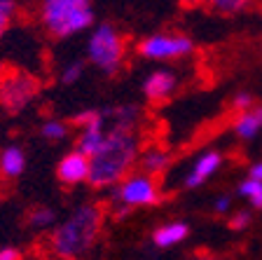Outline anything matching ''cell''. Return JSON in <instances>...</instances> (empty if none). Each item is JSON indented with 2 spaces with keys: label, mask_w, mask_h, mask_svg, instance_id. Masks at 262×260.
I'll use <instances>...</instances> for the list:
<instances>
[{
  "label": "cell",
  "mask_w": 262,
  "mask_h": 260,
  "mask_svg": "<svg viewBox=\"0 0 262 260\" xmlns=\"http://www.w3.org/2000/svg\"><path fill=\"white\" fill-rule=\"evenodd\" d=\"M183 5H199V3H206V0H180Z\"/></svg>",
  "instance_id": "f1b7e54d"
},
{
  "label": "cell",
  "mask_w": 262,
  "mask_h": 260,
  "mask_svg": "<svg viewBox=\"0 0 262 260\" xmlns=\"http://www.w3.org/2000/svg\"><path fill=\"white\" fill-rule=\"evenodd\" d=\"M206 5L211 7L215 14L234 16V14H239V12H244L246 7H251L253 0H206Z\"/></svg>",
  "instance_id": "d6986e66"
},
{
  "label": "cell",
  "mask_w": 262,
  "mask_h": 260,
  "mask_svg": "<svg viewBox=\"0 0 262 260\" xmlns=\"http://www.w3.org/2000/svg\"><path fill=\"white\" fill-rule=\"evenodd\" d=\"M38 22L56 40H68L94 28V0H40Z\"/></svg>",
  "instance_id": "3957f363"
},
{
  "label": "cell",
  "mask_w": 262,
  "mask_h": 260,
  "mask_svg": "<svg viewBox=\"0 0 262 260\" xmlns=\"http://www.w3.org/2000/svg\"><path fill=\"white\" fill-rule=\"evenodd\" d=\"M68 134H71V125L59 117H47L42 125H40V136H42L47 143H61L68 138Z\"/></svg>",
  "instance_id": "ac0fdd59"
},
{
  "label": "cell",
  "mask_w": 262,
  "mask_h": 260,
  "mask_svg": "<svg viewBox=\"0 0 262 260\" xmlns=\"http://www.w3.org/2000/svg\"><path fill=\"white\" fill-rule=\"evenodd\" d=\"M248 223H251V211L241 209V211H236L234 216L229 218V228L232 230H246L248 228Z\"/></svg>",
  "instance_id": "d4e9b609"
},
{
  "label": "cell",
  "mask_w": 262,
  "mask_h": 260,
  "mask_svg": "<svg viewBox=\"0 0 262 260\" xmlns=\"http://www.w3.org/2000/svg\"><path fill=\"white\" fill-rule=\"evenodd\" d=\"M178 85L180 80L173 68H155L152 73H147L143 77L141 92L150 103H162V101H169L178 92Z\"/></svg>",
  "instance_id": "ba28073f"
},
{
  "label": "cell",
  "mask_w": 262,
  "mask_h": 260,
  "mask_svg": "<svg viewBox=\"0 0 262 260\" xmlns=\"http://www.w3.org/2000/svg\"><path fill=\"white\" fill-rule=\"evenodd\" d=\"M229 106H232V110H234V113H244V110L253 108V106H255V101H253V96L248 92H236L234 96H232V101H229Z\"/></svg>",
  "instance_id": "cb8c5ba5"
},
{
  "label": "cell",
  "mask_w": 262,
  "mask_h": 260,
  "mask_svg": "<svg viewBox=\"0 0 262 260\" xmlns=\"http://www.w3.org/2000/svg\"><path fill=\"white\" fill-rule=\"evenodd\" d=\"M141 134L134 129H113L108 127L105 141L89 157V181L94 190H110L126 178L138 164L141 155Z\"/></svg>",
  "instance_id": "7a4b0ae2"
},
{
  "label": "cell",
  "mask_w": 262,
  "mask_h": 260,
  "mask_svg": "<svg viewBox=\"0 0 262 260\" xmlns=\"http://www.w3.org/2000/svg\"><path fill=\"white\" fill-rule=\"evenodd\" d=\"M232 134L239 141H253L262 134V106H253V108L236 113L234 122H232Z\"/></svg>",
  "instance_id": "4fadbf2b"
},
{
  "label": "cell",
  "mask_w": 262,
  "mask_h": 260,
  "mask_svg": "<svg viewBox=\"0 0 262 260\" xmlns=\"http://www.w3.org/2000/svg\"><path fill=\"white\" fill-rule=\"evenodd\" d=\"M196 260H218V258H196Z\"/></svg>",
  "instance_id": "f546056e"
},
{
  "label": "cell",
  "mask_w": 262,
  "mask_h": 260,
  "mask_svg": "<svg viewBox=\"0 0 262 260\" xmlns=\"http://www.w3.org/2000/svg\"><path fill=\"white\" fill-rule=\"evenodd\" d=\"M136 49L145 61L169 64V61H180L192 56L194 40L185 33H152V35H145L136 45Z\"/></svg>",
  "instance_id": "52a82bcc"
},
{
  "label": "cell",
  "mask_w": 262,
  "mask_h": 260,
  "mask_svg": "<svg viewBox=\"0 0 262 260\" xmlns=\"http://www.w3.org/2000/svg\"><path fill=\"white\" fill-rule=\"evenodd\" d=\"M16 14V0H0V35L7 31Z\"/></svg>",
  "instance_id": "603a6c76"
},
{
  "label": "cell",
  "mask_w": 262,
  "mask_h": 260,
  "mask_svg": "<svg viewBox=\"0 0 262 260\" xmlns=\"http://www.w3.org/2000/svg\"><path fill=\"white\" fill-rule=\"evenodd\" d=\"M82 75H84V61H80V59L66 61L59 68V80L63 82V85H75Z\"/></svg>",
  "instance_id": "44dd1931"
},
{
  "label": "cell",
  "mask_w": 262,
  "mask_h": 260,
  "mask_svg": "<svg viewBox=\"0 0 262 260\" xmlns=\"http://www.w3.org/2000/svg\"><path fill=\"white\" fill-rule=\"evenodd\" d=\"M56 178L63 185H82L89 181V157L82 155L80 150L66 152L63 157L56 162Z\"/></svg>",
  "instance_id": "30bf717a"
},
{
  "label": "cell",
  "mask_w": 262,
  "mask_h": 260,
  "mask_svg": "<svg viewBox=\"0 0 262 260\" xmlns=\"http://www.w3.org/2000/svg\"><path fill=\"white\" fill-rule=\"evenodd\" d=\"M40 92L38 77L21 68H7L0 71V108L16 115L26 110Z\"/></svg>",
  "instance_id": "8992f818"
},
{
  "label": "cell",
  "mask_w": 262,
  "mask_h": 260,
  "mask_svg": "<svg viewBox=\"0 0 262 260\" xmlns=\"http://www.w3.org/2000/svg\"><path fill=\"white\" fill-rule=\"evenodd\" d=\"M173 164V155L171 150H166L164 146H145L141 148V155H138V171L150 173V176H162V173L169 171V167Z\"/></svg>",
  "instance_id": "8fae6325"
},
{
  "label": "cell",
  "mask_w": 262,
  "mask_h": 260,
  "mask_svg": "<svg viewBox=\"0 0 262 260\" xmlns=\"http://www.w3.org/2000/svg\"><path fill=\"white\" fill-rule=\"evenodd\" d=\"M105 134H108V125H96V127H84V129L77 131L75 138V150H80L82 155L92 157L94 152L101 148V143L105 141Z\"/></svg>",
  "instance_id": "2e32d148"
},
{
  "label": "cell",
  "mask_w": 262,
  "mask_h": 260,
  "mask_svg": "<svg viewBox=\"0 0 262 260\" xmlns=\"http://www.w3.org/2000/svg\"><path fill=\"white\" fill-rule=\"evenodd\" d=\"M248 176H251V178H255V181H262V162L253 164L251 171H248Z\"/></svg>",
  "instance_id": "83f0119b"
},
{
  "label": "cell",
  "mask_w": 262,
  "mask_h": 260,
  "mask_svg": "<svg viewBox=\"0 0 262 260\" xmlns=\"http://www.w3.org/2000/svg\"><path fill=\"white\" fill-rule=\"evenodd\" d=\"M105 113V122L113 129H134L138 131V125L143 119V113L136 103H120V106H113V108L103 110Z\"/></svg>",
  "instance_id": "5bb4252c"
},
{
  "label": "cell",
  "mask_w": 262,
  "mask_h": 260,
  "mask_svg": "<svg viewBox=\"0 0 262 260\" xmlns=\"http://www.w3.org/2000/svg\"><path fill=\"white\" fill-rule=\"evenodd\" d=\"M73 125L77 127V129H84V127H96V125H108L105 122V113L98 108H87L82 110V113H77L75 117H73Z\"/></svg>",
  "instance_id": "7402d4cb"
},
{
  "label": "cell",
  "mask_w": 262,
  "mask_h": 260,
  "mask_svg": "<svg viewBox=\"0 0 262 260\" xmlns=\"http://www.w3.org/2000/svg\"><path fill=\"white\" fill-rule=\"evenodd\" d=\"M190 234V228L187 223L183 221H171L159 225L152 232V244L157 249H171V246H178L180 242H185V237Z\"/></svg>",
  "instance_id": "9a60e30c"
},
{
  "label": "cell",
  "mask_w": 262,
  "mask_h": 260,
  "mask_svg": "<svg viewBox=\"0 0 262 260\" xmlns=\"http://www.w3.org/2000/svg\"><path fill=\"white\" fill-rule=\"evenodd\" d=\"M26 150L19 143H7L5 148H0V178L5 181H16L21 178L26 171Z\"/></svg>",
  "instance_id": "7c38bea8"
},
{
  "label": "cell",
  "mask_w": 262,
  "mask_h": 260,
  "mask_svg": "<svg viewBox=\"0 0 262 260\" xmlns=\"http://www.w3.org/2000/svg\"><path fill=\"white\" fill-rule=\"evenodd\" d=\"M110 192V213L115 221H124L136 209H150L162 202V188L157 178L143 171H131L126 178H122Z\"/></svg>",
  "instance_id": "277c9868"
},
{
  "label": "cell",
  "mask_w": 262,
  "mask_h": 260,
  "mask_svg": "<svg viewBox=\"0 0 262 260\" xmlns=\"http://www.w3.org/2000/svg\"><path fill=\"white\" fill-rule=\"evenodd\" d=\"M105 211L98 202H82L49 232V253L56 260H82L96 246Z\"/></svg>",
  "instance_id": "6da1fadb"
},
{
  "label": "cell",
  "mask_w": 262,
  "mask_h": 260,
  "mask_svg": "<svg viewBox=\"0 0 262 260\" xmlns=\"http://www.w3.org/2000/svg\"><path fill=\"white\" fill-rule=\"evenodd\" d=\"M239 197L251 202L253 209H262V181H255V178H248L241 181L239 183Z\"/></svg>",
  "instance_id": "ffe728a7"
},
{
  "label": "cell",
  "mask_w": 262,
  "mask_h": 260,
  "mask_svg": "<svg viewBox=\"0 0 262 260\" xmlns=\"http://www.w3.org/2000/svg\"><path fill=\"white\" fill-rule=\"evenodd\" d=\"M229 206H232V197L229 195H218L215 202H213V211L218 213V216H225L229 211Z\"/></svg>",
  "instance_id": "484cf974"
},
{
  "label": "cell",
  "mask_w": 262,
  "mask_h": 260,
  "mask_svg": "<svg viewBox=\"0 0 262 260\" xmlns=\"http://www.w3.org/2000/svg\"><path fill=\"white\" fill-rule=\"evenodd\" d=\"M0 260H26L24 251H19L16 246H3L0 249Z\"/></svg>",
  "instance_id": "4316f807"
},
{
  "label": "cell",
  "mask_w": 262,
  "mask_h": 260,
  "mask_svg": "<svg viewBox=\"0 0 262 260\" xmlns=\"http://www.w3.org/2000/svg\"><path fill=\"white\" fill-rule=\"evenodd\" d=\"M84 54L87 61L101 71L103 75H117L124 66L126 59V43L124 35L115 24H96L87 35V45H84Z\"/></svg>",
  "instance_id": "5b68a950"
},
{
  "label": "cell",
  "mask_w": 262,
  "mask_h": 260,
  "mask_svg": "<svg viewBox=\"0 0 262 260\" xmlns=\"http://www.w3.org/2000/svg\"><path fill=\"white\" fill-rule=\"evenodd\" d=\"M223 162H225V157L220 150H213V148L211 150H204L202 155H196L192 167L187 169L185 178H183V188H187V190L202 188L204 183H208V181L220 171Z\"/></svg>",
  "instance_id": "9c48e42d"
},
{
  "label": "cell",
  "mask_w": 262,
  "mask_h": 260,
  "mask_svg": "<svg viewBox=\"0 0 262 260\" xmlns=\"http://www.w3.org/2000/svg\"><path fill=\"white\" fill-rule=\"evenodd\" d=\"M56 223H59V216H56V211L47 204L33 206L26 216V225L33 232H52Z\"/></svg>",
  "instance_id": "e0dca14e"
}]
</instances>
